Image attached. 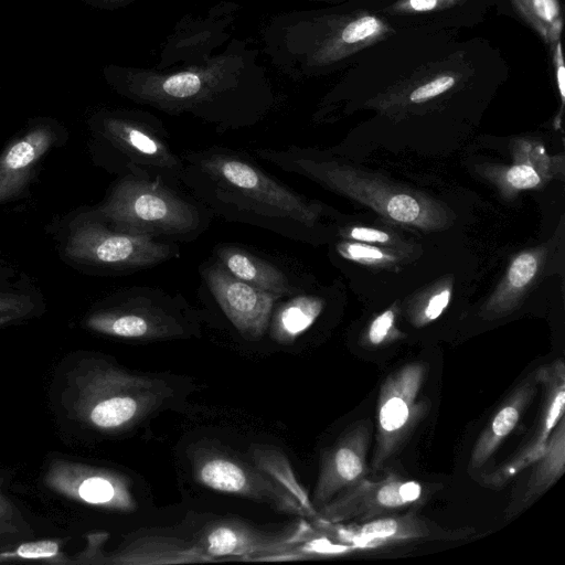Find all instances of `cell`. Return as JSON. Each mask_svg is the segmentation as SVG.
I'll list each match as a JSON object with an SVG mask.
<instances>
[{"instance_id":"obj_1","label":"cell","mask_w":565,"mask_h":565,"mask_svg":"<svg viewBox=\"0 0 565 565\" xmlns=\"http://www.w3.org/2000/svg\"><path fill=\"white\" fill-rule=\"evenodd\" d=\"M181 157V185L213 215L294 241L311 243L320 236L321 204L270 175L248 154L212 146Z\"/></svg>"},{"instance_id":"obj_2","label":"cell","mask_w":565,"mask_h":565,"mask_svg":"<svg viewBox=\"0 0 565 565\" xmlns=\"http://www.w3.org/2000/svg\"><path fill=\"white\" fill-rule=\"evenodd\" d=\"M70 358L56 375L54 405L85 429L125 431L172 394L163 380L129 372L103 355L79 352Z\"/></svg>"},{"instance_id":"obj_3","label":"cell","mask_w":565,"mask_h":565,"mask_svg":"<svg viewBox=\"0 0 565 565\" xmlns=\"http://www.w3.org/2000/svg\"><path fill=\"white\" fill-rule=\"evenodd\" d=\"M60 259L89 276H118L180 256L177 242L113 228L89 205L54 217L46 226Z\"/></svg>"},{"instance_id":"obj_4","label":"cell","mask_w":565,"mask_h":565,"mask_svg":"<svg viewBox=\"0 0 565 565\" xmlns=\"http://www.w3.org/2000/svg\"><path fill=\"white\" fill-rule=\"evenodd\" d=\"M89 206L115 230L177 243L200 237L214 216L181 189L131 174L116 177L103 200Z\"/></svg>"},{"instance_id":"obj_5","label":"cell","mask_w":565,"mask_h":565,"mask_svg":"<svg viewBox=\"0 0 565 565\" xmlns=\"http://www.w3.org/2000/svg\"><path fill=\"white\" fill-rule=\"evenodd\" d=\"M92 163L115 177H135L181 189L183 160L163 128L122 113H103L88 122Z\"/></svg>"},{"instance_id":"obj_6","label":"cell","mask_w":565,"mask_h":565,"mask_svg":"<svg viewBox=\"0 0 565 565\" xmlns=\"http://www.w3.org/2000/svg\"><path fill=\"white\" fill-rule=\"evenodd\" d=\"M200 311L179 294L132 286L94 302L83 315L84 329L124 340H166L199 331Z\"/></svg>"},{"instance_id":"obj_7","label":"cell","mask_w":565,"mask_h":565,"mask_svg":"<svg viewBox=\"0 0 565 565\" xmlns=\"http://www.w3.org/2000/svg\"><path fill=\"white\" fill-rule=\"evenodd\" d=\"M426 367L411 362L391 373L382 383L376 411V444L372 469L380 470L403 446L425 416L428 404L419 398Z\"/></svg>"},{"instance_id":"obj_8","label":"cell","mask_w":565,"mask_h":565,"mask_svg":"<svg viewBox=\"0 0 565 565\" xmlns=\"http://www.w3.org/2000/svg\"><path fill=\"white\" fill-rule=\"evenodd\" d=\"M192 467L196 480L212 490L268 504L274 510L308 516L299 502L253 461L218 448H199Z\"/></svg>"},{"instance_id":"obj_9","label":"cell","mask_w":565,"mask_h":565,"mask_svg":"<svg viewBox=\"0 0 565 565\" xmlns=\"http://www.w3.org/2000/svg\"><path fill=\"white\" fill-rule=\"evenodd\" d=\"M315 536L313 529L306 522L278 532L224 518L206 523L193 542L212 562L218 557L260 559L264 556L294 555L300 544Z\"/></svg>"},{"instance_id":"obj_10","label":"cell","mask_w":565,"mask_h":565,"mask_svg":"<svg viewBox=\"0 0 565 565\" xmlns=\"http://www.w3.org/2000/svg\"><path fill=\"white\" fill-rule=\"evenodd\" d=\"M68 131L54 119L30 120L0 151V206L28 196L45 159L66 145Z\"/></svg>"},{"instance_id":"obj_11","label":"cell","mask_w":565,"mask_h":565,"mask_svg":"<svg viewBox=\"0 0 565 565\" xmlns=\"http://www.w3.org/2000/svg\"><path fill=\"white\" fill-rule=\"evenodd\" d=\"M426 490L415 480L387 473L380 480L365 477L318 509L328 523L366 522L424 503Z\"/></svg>"},{"instance_id":"obj_12","label":"cell","mask_w":565,"mask_h":565,"mask_svg":"<svg viewBox=\"0 0 565 565\" xmlns=\"http://www.w3.org/2000/svg\"><path fill=\"white\" fill-rule=\"evenodd\" d=\"M201 288L234 329L246 340H260L267 332L279 296L264 291L231 275L214 257L199 268Z\"/></svg>"},{"instance_id":"obj_13","label":"cell","mask_w":565,"mask_h":565,"mask_svg":"<svg viewBox=\"0 0 565 565\" xmlns=\"http://www.w3.org/2000/svg\"><path fill=\"white\" fill-rule=\"evenodd\" d=\"M44 481L56 493L81 503L117 512L137 508L129 478L110 469L60 458L51 461Z\"/></svg>"},{"instance_id":"obj_14","label":"cell","mask_w":565,"mask_h":565,"mask_svg":"<svg viewBox=\"0 0 565 565\" xmlns=\"http://www.w3.org/2000/svg\"><path fill=\"white\" fill-rule=\"evenodd\" d=\"M370 437L371 425L362 420L323 452L311 500L317 511L366 476Z\"/></svg>"},{"instance_id":"obj_15","label":"cell","mask_w":565,"mask_h":565,"mask_svg":"<svg viewBox=\"0 0 565 565\" xmlns=\"http://www.w3.org/2000/svg\"><path fill=\"white\" fill-rule=\"evenodd\" d=\"M322 522V521H321ZM340 543L354 550H371L402 544L415 540L443 537V529H434L414 512L390 514L366 522L350 524L322 522Z\"/></svg>"},{"instance_id":"obj_16","label":"cell","mask_w":565,"mask_h":565,"mask_svg":"<svg viewBox=\"0 0 565 565\" xmlns=\"http://www.w3.org/2000/svg\"><path fill=\"white\" fill-rule=\"evenodd\" d=\"M534 377L545 390L540 425L530 444L513 459L490 473L492 481L498 486L504 484L511 477L534 463L544 454L553 429L564 416L565 367L563 360L558 359L551 364L542 365L535 371Z\"/></svg>"},{"instance_id":"obj_17","label":"cell","mask_w":565,"mask_h":565,"mask_svg":"<svg viewBox=\"0 0 565 565\" xmlns=\"http://www.w3.org/2000/svg\"><path fill=\"white\" fill-rule=\"evenodd\" d=\"M212 257L237 279L279 297L302 289L291 273L244 247L218 244L214 247Z\"/></svg>"},{"instance_id":"obj_18","label":"cell","mask_w":565,"mask_h":565,"mask_svg":"<svg viewBox=\"0 0 565 565\" xmlns=\"http://www.w3.org/2000/svg\"><path fill=\"white\" fill-rule=\"evenodd\" d=\"M534 374L525 379L504 401L477 439L470 456V468H481L515 428L535 396Z\"/></svg>"},{"instance_id":"obj_19","label":"cell","mask_w":565,"mask_h":565,"mask_svg":"<svg viewBox=\"0 0 565 565\" xmlns=\"http://www.w3.org/2000/svg\"><path fill=\"white\" fill-rule=\"evenodd\" d=\"M211 562L193 541L167 536H145L114 553L106 563L159 565Z\"/></svg>"},{"instance_id":"obj_20","label":"cell","mask_w":565,"mask_h":565,"mask_svg":"<svg viewBox=\"0 0 565 565\" xmlns=\"http://www.w3.org/2000/svg\"><path fill=\"white\" fill-rule=\"evenodd\" d=\"M321 298L303 289L278 298L273 307L267 332L281 345H290L307 332L322 312Z\"/></svg>"},{"instance_id":"obj_21","label":"cell","mask_w":565,"mask_h":565,"mask_svg":"<svg viewBox=\"0 0 565 565\" xmlns=\"http://www.w3.org/2000/svg\"><path fill=\"white\" fill-rule=\"evenodd\" d=\"M530 480L520 500L508 511V515H514L531 505L543 495L565 471V418L559 419L553 429L544 454L534 462Z\"/></svg>"},{"instance_id":"obj_22","label":"cell","mask_w":565,"mask_h":565,"mask_svg":"<svg viewBox=\"0 0 565 565\" xmlns=\"http://www.w3.org/2000/svg\"><path fill=\"white\" fill-rule=\"evenodd\" d=\"M45 311L44 294L25 273L12 282L0 285V329L38 319Z\"/></svg>"},{"instance_id":"obj_23","label":"cell","mask_w":565,"mask_h":565,"mask_svg":"<svg viewBox=\"0 0 565 565\" xmlns=\"http://www.w3.org/2000/svg\"><path fill=\"white\" fill-rule=\"evenodd\" d=\"M393 32L381 18L361 13L348 21L328 42V60H340L384 40Z\"/></svg>"},{"instance_id":"obj_24","label":"cell","mask_w":565,"mask_h":565,"mask_svg":"<svg viewBox=\"0 0 565 565\" xmlns=\"http://www.w3.org/2000/svg\"><path fill=\"white\" fill-rule=\"evenodd\" d=\"M250 460L282 486L303 508L309 518L318 519V511L302 488L284 454L271 446L256 445L250 448Z\"/></svg>"},{"instance_id":"obj_25","label":"cell","mask_w":565,"mask_h":565,"mask_svg":"<svg viewBox=\"0 0 565 565\" xmlns=\"http://www.w3.org/2000/svg\"><path fill=\"white\" fill-rule=\"evenodd\" d=\"M519 15L551 47L561 40L563 11L558 0H511Z\"/></svg>"},{"instance_id":"obj_26","label":"cell","mask_w":565,"mask_h":565,"mask_svg":"<svg viewBox=\"0 0 565 565\" xmlns=\"http://www.w3.org/2000/svg\"><path fill=\"white\" fill-rule=\"evenodd\" d=\"M456 77L450 73H439L433 78L422 83L409 94L412 103H422L437 97L456 85Z\"/></svg>"},{"instance_id":"obj_27","label":"cell","mask_w":565,"mask_h":565,"mask_svg":"<svg viewBox=\"0 0 565 565\" xmlns=\"http://www.w3.org/2000/svg\"><path fill=\"white\" fill-rule=\"evenodd\" d=\"M465 0H397L386 11L390 13L411 14L439 11L452 8Z\"/></svg>"},{"instance_id":"obj_28","label":"cell","mask_w":565,"mask_h":565,"mask_svg":"<svg viewBox=\"0 0 565 565\" xmlns=\"http://www.w3.org/2000/svg\"><path fill=\"white\" fill-rule=\"evenodd\" d=\"M394 320L395 315L392 310H386L377 316L367 329L366 343L371 347H380L398 337V332L396 333L394 330Z\"/></svg>"},{"instance_id":"obj_29","label":"cell","mask_w":565,"mask_h":565,"mask_svg":"<svg viewBox=\"0 0 565 565\" xmlns=\"http://www.w3.org/2000/svg\"><path fill=\"white\" fill-rule=\"evenodd\" d=\"M537 270V260L530 254L524 253L519 255L512 263L508 281L511 288L521 289L534 277Z\"/></svg>"},{"instance_id":"obj_30","label":"cell","mask_w":565,"mask_h":565,"mask_svg":"<svg viewBox=\"0 0 565 565\" xmlns=\"http://www.w3.org/2000/svg\"><path fill=\"white\" fill-rule=\"evenodd\" d=\"M507 181L513 188L524 190L536 186L540 183V177L532 167L519 164L509 169Z\"/></svg>"},{"instance_id":"obj_31","label":"cell","mask_w":565,"mask_h":565,"mask_svg":"<svg viewBox=\"0 0 565 565\" xmlns=\"http://www.w3.org/2000/svg\"><path fill=\"white\" fill-rule=\"evenodd\" d=\"M339 252L348 258L363 262H375L385 258V255L377 248L363 244L340 245Z\"/></svg>"},{"instance_id":"obj_32","label":"cell","mask_w":565,"mask_h":565,"mask_svg":"<svg viewBox=\"0 0 565 565\" xmlns=\"http://www.w3.org/2000/svg\"><path fill=\"white\" fill-rule=\"evenodd\" d=\"M57 554V545L53 542H38L21 546L17 555L25 558H46Z\"/></svg>"},{"instance_id":"obj_33","label":"cell","mask_w":565,"mask_h":565,"mask_svg":"<svg viewBox=\"0 0 565 565\" xmlns=\"http://www.w3.org/2000/svg\"><path fill=\"white\" fill-rule=\"evenodd\" d=\"M450 298L449 290H443L433 296L422 313V323L437 319L447 307Z\"/></svg>"},{"instance_id":"obj_34","label":"cell","mask_w":565,"mask_h":565,"mask_svg":"<svg viewBox=\"0 0 565 565\" xmlns=\"http://www.w3.org/2000/svg\"><path fill=\"white\" fill-rule=\"evenodd\" d=\"M551 49L553 52V64L555 68L556 84L563 105L565 102V67L561 40L556 41L551 46Z\"/></svg>"},{"instance_id":"obj_35","label":"cell","mask_w":565,"mask_h":565,"mask_svg":"<svg viewBox=\"0 0 565 565\" xmlns=\"http://www.w3.org/2000/svg\"><path fill=\"white\" fill-rule=\"evenodd\" d=\"M349 235L356 241L370 243H386L390 241L387 233L367 227H353Z\"/></svg>"},{"instance_id":"obj_36","label":"cell","mask_w":565,"mask_h":565,"mask_svg":"<svg viewBox=\"0 0 565 565\" xmlns=\"http://www.w3.org/2000/svg\"><path fill=\"white\" fill-rule=\"evenodd\" d=\"M0 520L11 522L21 526L24 521L19 510L13 503L3 494L1 491V479H0Z\"/></svg>"},{"instance_id":"obj_37","label":"cell","mask_w":565,"mask_h":565,"mask_svg":"<svg viewBox=\"0 0 565 565\" xmlns=\"http://www.w3.org/2000/svg\"><path fill=\"white\" fill-rule=\"evenodd\" d=\"M22 274L23 271H19L0 248V285L12 282Z\"/></svg>"},{"instance_id":"obj_38","label":"cell","mask_w":565,"mask_h":565,"mask_svg":"<svg viewBox=\"0 0 565 565\" xmlns=\"http://www.w3.org/2000/svg\"><path fill=\"white\" fill-rule=\"evenodd\" d=\"M19 531H20V525L0 520V535L17 534Z\"/></svg>"}]
</instances>
